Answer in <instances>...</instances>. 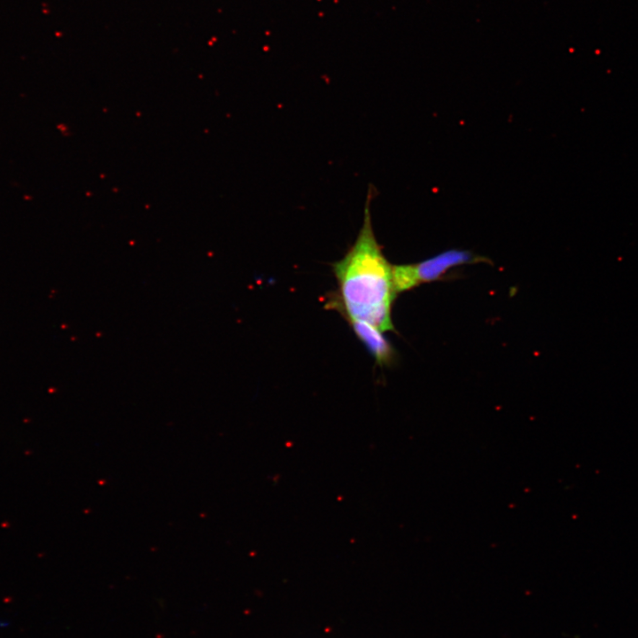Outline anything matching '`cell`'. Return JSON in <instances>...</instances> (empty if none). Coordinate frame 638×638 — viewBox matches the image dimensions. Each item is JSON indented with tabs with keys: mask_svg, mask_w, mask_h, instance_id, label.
Listing matches in <instances>:
<instances>
[{
	"mask_svg": "<svg viewBox=\"0 0 638 638\" xmlns=\"http://www.w3.org/2000/svg\"><path fill=\"white\" fill-rule=\"evenodd\" d=\"M475 258L465 251L450 250L416 264H408L414 287L440 277L449 268L474 261Z\"/></svg>",
	"mask_w": 638,
	"mask_h": 638,
	"instance_id": "obj_2",
	"label": "cell"
},
{
	"mask_svg": "<svg viewBox=\"0 0 638 638\" xmlns=\"http://www.w3.org/2000/svg\"><path fill=\"white\" fill-rule=\"evenodd\" d=\"M346 321L377 365L389 366L394 361V349L381 331L364 321L356 319Z\"/></svg>",
	"mask_w": 638,
	"mask_h": 638,
	"instance_id": "obj_3",
	"label": "cell"
},
{
	"mask_svg": "<svg viewBox=\"0 0 638 638\" xmlns=\"http://www.w3.org/2000/svg\"><path fill=\"white\" fill-rule=\"evenodd\" d=\"M358 236L342 259L332 264L338 289L328 296L325 307L346 320L364 321L379 331H394L392 304L396 296L392 265L382 253L373 232L370 199Z\"/></svg>",
	"mask_w": 638,
	"mask_h": 638,
	"instance_id": "obj_1",
	"label": "cell"
}]
</instances>
